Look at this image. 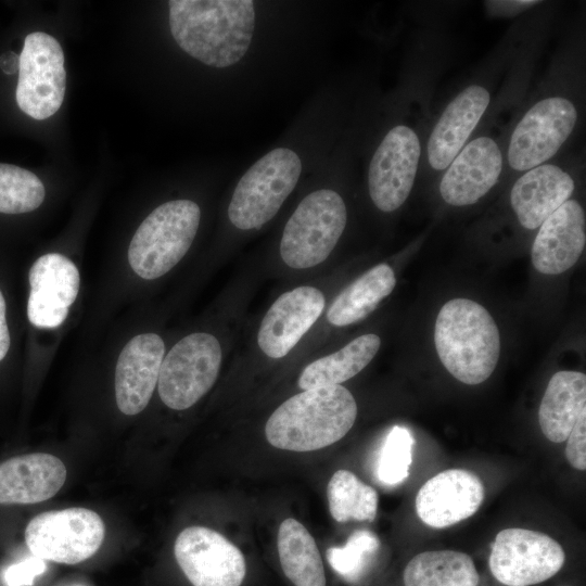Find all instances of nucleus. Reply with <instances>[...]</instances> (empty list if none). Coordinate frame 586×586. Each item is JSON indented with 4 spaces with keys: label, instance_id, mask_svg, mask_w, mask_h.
Returning <instances> with one entry per match:
<instances>
[{
    "label": "nucleus",
    "instance_id": "1",
    "mask_svg": "<svg viewBox=\"0 0 586 586\" xmlns=\"http://www.w3.org/2000/svg\"><path fill=\"white\" fill-rule=\"evenodd\" d=\"M170 33L192 58L213 67H228L247 52L255 28L250 0H171Z\"/></svg>",
    "mask_w": 586,
    "mask_h": 586
},
{
    "label": "nucleus",
    "instance_id": "2",
    "mask_svg": "<svg viewBox=\"0 0 586 586\" xmlns=\"http://www.w3.org/2000/svg\"><path fill=\"white\" fill-rule=\"evenodd\" d=\"M356 417V400L346 387H313L281 404L267 420L265 435L279 449L317 450L344 437Z\"/></svg>",
    "mask_w": 586,
    "mask_h": 586
},
{
    "label": "nucleus",
    "instance_id": "3",
    "mask_svg": "<svg viewBox=\"0 0 586 586\" xmlns=\"http://www.w3.org/2000/svg\"><path fill=\"white\" fill-rule=\"evenodd\" d=\"M434 342L443 366L469 385L486 381L500 355V335L493 317L485 307L467 298L443 305L435 321Z\"/></svg>",
    "mask_w": 586,
    "mask_h": 586
},
{
    "label": "nucleus",
    "instance_id": "4",
    "mask_svg": "<svg viewBox=\"0 0 586 586\" xmlns=\"http://www.w3.org/2000/svg\"><path fill=\"white\" fill-rule=\"evenodd\" d=\"M201 211L190 200L161 204L140 224L128 249L131 269L145 280L174 268L189 251L200 225Z\"/></svg>",
    "mask_w": 586,
    "mask_h": 586
},
{
    "label": "nucleus",
    "instance_id": "5",
    "mask_svg": "<svg viewBox=\"0 0 586 586\" xmlns=\"http://www.w3.org/2000/svg\"><path fill=\"white\" fill-rule=\"evenodd\" d=\"M347 220L342 196L331 189L306 195L286 221L280 256L291 268L306 269L324 262L341 238Z\"/></svg>",
    "mask_w": 586,
    "mask_h": 586
},
{
    "label": "nucleus",
    "instance_id": "6",
    "mask_svg": "<svg viewBox=\"0 0 586 586\" xmlns=\"http://www.w3.org/2000/svg\"><path fill=\"white\" fill-rule=\"evenodd\" d=\"M301 171V160L290 149L265 154L239 180L228 207L230 222L240 230L259 229L278 213Z\"/></svg>",
    "mask_w": 586,
    "mask_h": 586
},
{
    "label": "nucleus",
    "instance_id": "7",
    "mask_svg": "<svg viewBox=\"0 0 586 586\" xmlns=\"http://www.w3.org/2000/svg\"><path fill=\"white\" fill-rule=\"evenodd\" d=\"M222 359L219 341L209 333L182 337L163 358L157 388L170 409L184 410L196 404L214 385Z\"/></svg>",
    "mask_w": 586,
    "mask_h": 586
},
{
    "label": "nucleus",
    "instance_id": "8",
    "mask_svg": "<svg viewBox=\"0 0 586 586\" xmlns=\"http://www.w3.org/2000/svg\"><path fill=\"white\" fill-rule=\"evenodd\" d=\"M578 119L575 104L562 95L536 101L514 126L507 148L511 170L527 171L548 163L573 133Z\"/></svg>",
    "mask_w": 586,
    "mask_h": 586
},
{
    "label": "nucleus",
    "instance_id": "9",
    "mask_svg": "<svg viewBox=\"0 0 586 586\" xmlns=\"http://www.w3.org/2000/svg\"><path fill=\"white\" fill-rule=\"evenodd\" d=\"M104 535L105 525L97 512L75 507L33 518L25 530V542L35 557L76 564L100 549Z\"/></svg>",
    "mask_w": 586,
    "mask_h": 586
},
{
    "label": "nucleus",
    "instance_id": "10",
    "mask_svg": "<svg viewBox=\"0 0 586 586\" xmlns=\"http://www.w3.org/2000/svg\"><path fill=\"white\" fill-rule=\"evenodd\" d=\"M65 88L64 53L59 41L43 31L27 35L20 54L18 107L35 119H46L61 107Z\"/></svg>",
    "mask_w": 586,
    "mask_h": 586
},
{
    "label": "nucleus",
    "instance_id": "11",
    "mask_svg": "<svg viewBox=\"0 0 586 586\" xmlns=\"http://www.w3.org/2000/svg\"><path fill=\"white\" fill-rule=\"evenodd\" d=\"M565 562L562 546L528 528H505L492 545L489 570L506 586H532L556 575Z\"/></svg>",
    "mask_w": 586,
    "mask_h": 586
},
{
    "label": "nucleus",
    "instance_id": "12",
    "mask_svg": "<svg viewBox=\"0 0 586 586\" xmlns=\"http://www.w3.org/2000/svg\"><path fill=\"white\" fill-rule=\"evenodd\" d=\"M422 148L418 132L404 124L391 128L375 149L368 170L373 204L384 213L399 208L417 177Z\"/></svg>",
    "mask_w": 586,
    "mask_h": 586
},
{
    "label": "nucleus",
    "instance_id": "13",
    "mask_svg": "<svg viewBox=\"0 0 586 586\" xmlns=\"http://www.w3.org/2000/svg\"><path fill=\"white\" fill-rule=\"evenodd\" d=\"M174 553L193 586H241L245 577L246 564L240 549L208 527L181 531Z\"/></svg>",
    "mask_w": 586,
    "mask_h": 586
},
{
    "label": "nucleus",
    "instance_id": "14",
    "mask_svg": "<svg viewBox=\"0 0 586 586\" xmlns=\"http://www.w3.org/2000/svg\"><path fill=\"white\" fill-rule=\"evenodd\" d=\"M502 170L504 154L497 140L479 136L470 140L443 171L440 194L449 205H472L495 187Z\"/></svg>",
    "mask_w": 586,
    "mask_h": 586
},
{
    "label": "nucleus",
    "instance_id": "15",
    "mask_svg": "<svg viewBox=\"0 0 586 586\" xmlns=\"http://www.w3.org/2000/svg\"><path fill=\"white\" fill-rule=\"evenodd\" d=\"M28 279L30 323L44 329L62 324L79 292L80 275L76 265L65 255L48 253L35 260Z\"/></svg>",
    "mask_w": 586,
    "mask_h": 586
},
{
    "label": "nucleus",
    "instance_id": "16",
    "mask_svg": "<svg viewBox=\"0 0 586 586\" xmlns=\"http://www.w3.org/2000/svg\"><path fill=\"white\" fill-rule=\"evenodd\" d=\"M484 496V485L476 474L464 469H448L420 487L415 507L424 524L443 528L473 515Z\"/></svg>",
    "mask_w": 586,
    "mask_h": 586
},
{
    "label": "nucleus",
    "instance_id": "17",
    "mask_svg": "<svg viewBox=\"0 0 586 586\" xmlns=\"http://www.w3.org/2000/svg\"><path fill=\"white\" fill-rule=\"evenodd\" d=\"M322 292L310 285L281 294L265 314L257 334L262 352L282 358L300 342L323 311Z\"/></svg>",
    "mask_w": 586,
    "mask_h": 586
},
{
    "label": "nucleus",
    "instance_id": "18",
    "mask_svg": "<svg viewBox=\"0 0 586 586\" xmlns=\"http://www.w3.org/2000/svg\"><path fill=\"white\" fill-rule=\"evenodd\" d=\"M165 345L160 335L142 333L122 349L115 369V398L118 409L133 416L149 404L157 385Z\"/></svg>",
    "mask_w": 586,
    "mask_h": 586
},
{
    "label": "nucleus",
    "instance_id": "19",
    "mask_svg": "<svg viewBox=\"0 0 586 586\" xmlns=\"http://www.w3.org/2000/svg\"><path fill=\"white\" fill-rule=\"evenodd\" d=\"M489 102V91L484 86L473 84L446 105L426 143V161L433 170L444 171L469 142Z\"/></svg>",
    "mask_w": 586,
    "mask_h": 586
},
{
    "label": "nucleus",
    "instance_id": "20",
    "mask_svg": "<svg viewBox=\"0 0 586 586\" xmlns=\"http://www.w3.org/2000/svg\"><path fill=\"white\" fill-rule=\"evenodd\" d=\"M586 244V219L582 204L569 199L539 226L532 245L535 269L559 275L576 264Z\"/></svg>",
    "mask_w": 586,
    "mask_h": 586
},
{
    "label": "nucleus",
    "instance_id": "21",
    "mask_svg": "<svg viewBox=\"0 0 586 586\" xmlns=\"http://www.w3.org/2000/svg\"><path fill=\"white\" fill-rule=\"evenodd\" d=\"M574 189L575 181L563 167L545 163L522 173L514 181L510 205L519 224L524 229L535 230L571 199Z\"/></svg>",
    "mask_w": 586,
    "mask_h": 586
},
{
    "label": "nucleus",
    "instance_id": "22",
    "mask_svg": "<svg viewBox=\"0 0 586 586\" xmlns=\"http://www.w3.org/2000/svg\"><path fill=\"white\" fill-rule=\"evenodd\" d=\"M66 468L60 458L35 453L0 463V505L37 504L53 497L64 485Z\"/></svg>",
    "mask_w": 586,
    "mask_h": 586
},
{
    "label": "nucleus",
    "instance_id": "23",
    "mask_svg": "<svg viewBox=\"0 0 586 586\" xmlns=\"http://www.w3.org/2000/svg\"><path fill=\"white\" fill-rule=\"evenodd\" d=\"M586 410V375L578 371H558L548 382L538 409L545 437L564 442L578 416Z\"/></svg>",
    "mask_w": 586,
    "mask_h": 586
},
{
    "label": "nucleus",
    "instance_id": "24",
    "mask_svg": "<svg viewBox=\"0 0 586 586\" xmlns=\"http://www.w3.org/2000/svg\"><path fill=\"white\" fill-rule=\"evenodd\" d=\"M395 284V275L388 265L370 268L334 298L327 313L328 321L345 327L366 318L392 293Z\"/></svg>",
    "mask_w": 586,
    "mask_h": 586
},
{
    "label": "nucleus",
    "instance_id": "25",
    "mask_svg": "<svg viewBox=\"0 0 586 586\" xmlns=\"http://www.w3.org/2000/svg\"><path fill=\"white\" fill-rule=\"evenodd\" d=\"M277 547L282 571L295 586H327L319 549L302 523L292 518L283 520Z\"/></svg>",
    "mask_w": 586,
    "mask_h": 586
},
{
    "label": "nucleus",
    "instance_id": "26",
    "mask_svg": "<svg viewBox=\"0 0 586 586\" xmlns=\"http://www.w3.org/2000/svg\"><path fill=\"white\" fill-rule=\"evenodd\" d=\"M381 345L377 334H364L340 351L307 365L298 377V386L309 390L340 385L359 373L375 356Z\"/></svg>",
    "mask_w": 586,
    "mask_h": 586
},
{
    "label": "nucleus",
    "instance_id": "27",
    "mask_svg": "<svg viewBox=\"0 0 586 586\" xmlns=\"http://www.w3.org/2000/svg\"><path fill=\"white\" fill-rule=\"evenodd\" d=\"M479 583L471 557L455 550L418 553L404 570L405 586H477Z\"/></svg>",
    "mask_w": 586,
    "mask_h": 586
},
{
    "label": "nucleus",
    "instance_id": "28",
    "mask_svg": "<svg viewBox=\"0 0 586 586\" xmlns=\"http://www.w3.org/2000/svg\"><path fill=\"white\" fill-rule=\"evenodd\" d=\"M327 493L329 510L335 521L344 523L349 520H374L378 494L353 472L337 470L329 481Z\"/></svg>",
    "mask_w": 586,
    "mask_h": 586
},
{
    "label": "nucleus",
    "instance_id": "29",
    "mask_svg": "<svg viewBox=\"0 0 586 586\" xmlns=\"http://www.w3.org/2000/svg\"><path fill=\"white\" fill-rule=\"evenodd\" d=\"M44 195L43 183L34 173L0 163V213L31 212L41 205Z\"/></svg>",
    "mask_w": 586,
    "mask_h": 586
},
{
    "label": "nucleus",
    "instance_id": "30",
    "mask_svg": "<svg viewBox=\"0 0 586 586\" xmlns=\"http://www.w3.org/2000/svg\"><path fill=\"white\" fill-rule=\"evenodd\" d=\"M380 548L378 536L369 530L355 531L343 547H331L327 559L347 582H358L370 568Z\"/></svg>",
    "mask_w": 586,
    "mask_h": 586
},
{
    "label": "nucleus",
    "instance_id": "31",
    "mask_svg": "<svg viewBox=\"0 0 586 586\" xmlns=\"http://www.w3.org/2000/svg\"><path fill=\"white\" fill-rule=\"evenodd\" d=\"M413 437L404 426L395 425L381 448L378 477L386 485L402 483L409 475L412 461Z\"/></svg>",
    "mask_w": 586,
    "mask_h": 586
},
{
    "label": "nucleus",
    "instance_id": "32",
    "mask_svg": "<svg viewBox=\"0 0 586 586\" xmlns=\"http://www.w3.org/2000/svg\"><path fill=\"white\" fill-rule=\"evenodd\" d=\"M46 561L38 557H29L17 563L11 564L4 571L7 586H31L37 576L44 573Z\"/></svg>",
    "mask_w": 586,
    "mask_h": 586
},
{
    "label": "nucleus",
    "instance_id": "33",
    "mask_svg": "<svg viewBox=\"0 0 586 586\" xmlns=\"http://www.w3.org/2000/svg\"><path fill=\"white\" fill-rule=\"evenodd\" d=\"M565 446V457L572 468L586 469V410L578 416L570 432Z\"/></svg>",
    "mask_w": 586,
    "mask_h": 586
},
{
    "label": "nucleus",
    "instance_id": "34",
    "mask_svg": "<svg viewBox=\"0 0 586 586\" xmlns=\"http://www.w3.org/2000/svg\"><path fill=\"white\" fill-rule=\"evenodd\" d=\"M538 1H486L485 7L487 8L488 13L495 16H515L521 12L538 4Z\"/></svg>",
    "mask_w": 586,
    "mask_h": 586
},
{
    "label": "nucleus",
    "instance_id": "35",
    "mask_svg": "<svg viewBox=\"0 0 586 586\" xmlns=\"http://www.w3.org/2000/svg\"><path fill=\"white\" fill-rule=\"evenodd\" d=\"M10 343V332L5 318V301L0 291V361L5 357Z\"/></svg>",
    "mask_w": 586,
    "mask_h": 586
},
{
    "label": "nucleus",
    "instance_id": "36",
    "mask_svg": "<svg viewBox=\"0 0 586 586\" xmlns=\"http://www.w3.org/2000/svg\"><path fill=\"white\" fill-rule=\"evenodd\" d=\"M20 56L8 52L0 58V66L7 74H12L18 69Z\"/></svg>",
    "mask_w": 586,
    "mask_h": 586
},
{
    "label": "nucleus",
    "instance_id": "37",
    "mask_svg": "<svg viewBox=\"0 0 586 586\" xmlns=\"http://www.w3.org/2000/svg\"><path fill=\"white\" fill-rule=\"evenodd\" d=\"M561 586H569V585H561Z\"/></svg>",
    "mask_w": 586,
    "mask_h": 586
}]
</instances>
